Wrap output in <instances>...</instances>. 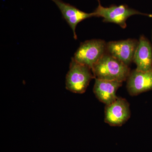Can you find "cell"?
<instances>
[{"label": "cell", "instance_id": "obj_2", "mask_svg": "<svg viewBox=\"0 0 152 152\" xmlns=\"http://www.w3.org/2000/svg\"><path fill=\"white\" fill-rule=\"evenodd\" d=\"M93 78H95L94 76L91 68L72 58L69 70L66 76L67 90L75 94H83Z\"/></svg>", "mask_w": 152, "mask_h": 152}, {"label": "cell", "instance_id": "obj_10", "mask_svg": "<svg viewBox=\"0 0 152 152\" xmlns=\"http://www.w3.org/2000/svg\"><path fill=\"white\" fill-rule=\"evenodd\" d=\"M133 62L137 66V70L146 72L152 70V45L143 35L139 39Z\"/></svg>", "mask_w": 152, "mask_h": 152}, {"label": "cell", "instance_id": "obj_3", "mask_svg": "<svg viewBox=\"0 0 152 152\" xmlns=\"http://www.w3.org/2000/svg\"><path fill=\"white\" fill-rule=\"evenodd\" d=\"M107 43L103 40H90L82 42L75 53L76 61L92 69L93 66L107 53Z\"/></svg>", "mask_w": 152, "mask_h": 152}, {"label": "cell", "instance_id": "obj_5", "mask_svg": "<svg viewBox=\"0 0 152 152\" xmlns=\"http://www.w3.org/2000/svg\"><path fill=\"white\" fill-rule=\"evenodd\" d=\"M104 115L105 122L112 126H121L130 118V104L126 99L118 97L112 104L106 105Z\"/></svg>", "mask_w": 152, "mask_h": 152}, {"label": "cell", "instance_id": "obj_7", "mask_svg": "<svg viewBox=\"0 0 152 152\" xmlns=\"http://www.w3.org/2000/svg\"><path fill=\"white\" fill-rule=\"evenodd\" d=\"M126 88L132 96L152 90V70L144 72L133 70L127 79Z\"/></svg>", "mask_w": 152, "mask_h": 152}, {"label": "cell", "instance_id": "obj_4", "mask_svg": "<svg viewBox=\"0 0 152 152\" xmlns=\"http://www.w3.org/2000/svg\"><path fill=\"white\" fill-rule=\"evenodd\" d=\"M96 17L103 18L104 23H112L118 25L123 28L127 27L126 22L128 18L134 15H141L152 17V15L143 13L134 9L130 8L126 5L119 6L113 5L109 7H104L99 5L94 12Z\"/></svg>", "mask_w": 152, "mask_h": 152}, {"label": "cell", "instance_id": "obj_9", "mask_svg": "<svg viewBox=\"0 0 152 152\" xmlns=\"http://www.w3.org/2000/svg\"><path fill=\"white\" fill-rule=\"evenodd\" d=\"M122 85L121 82L95 79L93 91L97 99L108 105L116 100L118 97L116 95L117 91Z\"/></svg>", "mask_w": 152, "mask_h": 152}, {"label": "cell", "instance_id": "obj_11", "mask_svg": "<svg viewBox=\"0 0 152 152\" xmlns=\"http://www.w3.org/2000/svg\"><path fill=\"white\" fill-rule=\"evenodd\" d=\"M151 39H152V32H151Z\"/></svg>", "mask_w": 152, "mask_h": 152}, {"label": "cell", "instance_id": "obj_12", "mask_svg": "<svg viewBox=\"0 0 152 152\" xmlns=\"http://www.w3.org/2000/svg\"><path fill=\"white\" fill-rule=\"evenodd\" d=\"M98 1H99V2H100L99 1V0H98Z\"/></svg>", "mask_w": 152, "mask_h": 152}, {"label": "cell", "instance_id": "obj_6", "mask_svg": "<svg viewBox=\"0 0 152 152\" xmlns=\"http://www.w3.org/2000/svg\"><path fill=\"white\" fill-rule=\"evenodd\" d=\"M138 43V40L132 39L108 42L106 46L107 53L129 66L133 62Z\"/></svg>", "mask_w": 152, "mask_h": 152}, {"label": "cell", "instance_id": "obj_8", "mask_svg": "<svg viewBox=\"0 0 152 152\" xmlns=\"http://www.w3.org/2000/svg\"><path fill=\"white\" fill-rule=\"evenodd\" d=\"M51 1L56 4L61 11L64 19L72 28L75 39H77L76 33V28L78 24L85 19L96 17V15L94 12L91 13L85 12L70 4L64 2L61 0Z\"/></svg>", "mask_w": 152, "mask_h": 152}, {"label": "cell", "instance_id": "obj_1", "mask_svg": "<svg viewBox=\"0 0 152 152\" xmlns=\"http://www.w3.org/2000/svg\"><path fill=\"white\" fill-rule=\"evenodd\" d=\"M95 79L123 82L130 73L129 66L106 53L92 69Z\"/></svg>", "mask_w": 152, "mask_h": 152}]
</instances>
